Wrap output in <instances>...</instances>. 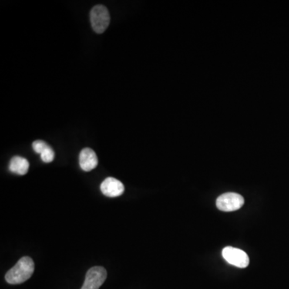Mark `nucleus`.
<instances>
[{
	"label": "nucleus",
	"instance_id": "f257e3e1",
	"mask_svg": "<svg viewBox=\"0 0 289 289\" xmlns=\"http://www.w3.org/2000/svg\"><path fill=\"white\" fill-rule=\"evenodd\" d=\"M35 270L33 260L29 256H24L10 269L5 276L6 281L10 284H21L29 280Z\"/></svg>",
	"mask_w": 289,
	"mask_h": 289
},
{
	"label": "nucleus",
	"instance_id": "f03ea898",
	"mask_svg": "<svg viewBox=\"0 0 289 289\" xmlns=\"http://www.w3.org/2000/svg\"><path fill=\"white\" fill-rule=\"evenodd\" d=\"M90 21L92 29L95 32L98 34L103 33L110 23L109 11L105 6H95L90 12Z\"/></svg>",
	"mask_w": 289,
	"mask_h": 289
},
{
	"label": "nucleus",
	"instance_id": "7ed1b4c3",
	"mask_svg": "<svg viewBox=\"0 0 289 289\" xmlns=\"http://www.w3.org/2000/svg\"><path fill=\"white\" fill-rule=\"evenodd\" d=\"M244 204L243 196L237 193H225L216 200V206L222 211L230 212L239 210Z\"/></svg>",
	"mask_w": 289,
	"mask_h": 289
},
{
	"label": "nucleus",
	"instance_id": "20e7f679",
	"mask_svg": "<svg viewBox=\"0 0 289 289\" xmlns=\"http://www.w3.org/2000/svg\"><path fill=\"white\" fill-rule=\"evenodd\" d=\"M222 255L227 263L240 268L247 267L250 263L248 255L241 249L226 247L222 252Z\"/></svg>",
	"mask_w": 289,
	"mask_h": 289
},
{
	"label": "nucleus",
	"instance_id": "39448f33",
	"mask_svg": "<svg viewBox=\"0 0 289 289\" xmlns=\"http://www.w3.org/2000/svg\"><path fill=\"white\" fill-rule=\"evenodd\" d=\"M107 278L105 267L96 266L87 272L83 286L81 289H99Z\"/></svg>",
	"mask_w": 289,
	"mask_h": 289
},
{
	"label": "nucleus",
	"instance_id": "423d86ee",
	"mask_svg": "<svg viewBox=\"0 0 289 289\" xmlns=\"http://www.w3.org/2000/svg\"><path fill=\"white\" fill-rule=\"evenodd\" d=\"M101 190L106 197H119L125 191V186L121 181L114 178L109 177L102 182Z\"/></svg>",
	"mask_w": 289,
	"mask_h": 289
},
{
	"label": "nucleus",
	"instance_id": "0eeeda50",
	"mask_svg": "<svg viewBox=\"0 0 289 289\" xmlns=\"http://www.w3.org/2000/svg\"><path fill=\"white\" fill-rule=\"evenodd\" d=\"M79 162L81 169L84 171L89 172L98 166V156L90 148H85L80 153Z\"/></svg>",
	"mask_w": 289,
	"mask_h": 289
},
{
	"label": "nucleus",
	"instance_id": "6e6552de",
	"mask_svg": "<svg viewBox=\"0 0 289 289\" xmlns=\"http://www.w3.org/2000/svg\"><path fill=\"white\" fill-rule=\"evenodd\" d=\"M29 162L22 157L15 156L11 159L9 164L10 171L18 175H26L29 169Z\"/></svg>",
	"mask_w": 289,
	"mask_h": 289
},
{
	"label": "nucleus",
	"instance_id": "1a4fd4ad",
	"mask_svg": "<svg viewBox=\"0 0 289 289\" xmlns=\"http://www.w3.org/2000/svg\"><path fill=\"white\" fill-rule=\"evenodd\" d=\"M41 160L45 163H50L55 159V152L52 148L48 146L45 151L41 155Z\"/></svg>",
	"mask_w": 289,
	"mask_h": 289
},
{
	"label": "nucleus",
	"instance_id": "9d476101",
	"mask_svg": "<svg viewBox=\"0 0 289 289\" xmlns=\"http://www.w3.org/2000/svg\"><path fill=\"white\" fill-rule=\"evenodd\" d=\"M48 146H48L46 142L41 140L35 141L33 144H32V148H33L34 151L35 153H40V155H41L43 152L45 151Z\"/></svg>",
	"mask_w": 289,
	"mask_h": 289
}]
</instances>
